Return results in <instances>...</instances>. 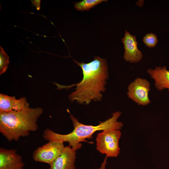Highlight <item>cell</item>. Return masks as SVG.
Instances as JSON below:
<instances>
[{
    "instance_id": "obj_10",
    "label": "cell",
    "mask_w": 169,
    "mask_h": 169,
    "mask_svg": "<svg viewBox=\"0 0 169 169\" xmlns=\"http://www.w3.org/2000/svg\"><path fill=\"white\" fill-rule=\"evenodd\" d=\"M28 105L25 97L17 99L14 96L0 94V112L21 110Z\"/></svg>"
},
{
    "instance_id": "obj_11",
    "label": "cell",
    "mask_w": 169,
    "mask_h": 169,
    "mask_svg": "<svg viewBox=\"0 0 169 169\" xmlns=\"http://www.w3.org/2000/svg\"><path fill=\"white\" fill-rule=\"evenodd\" d=\"M147 72L154 80L156 88L160 91L167 89L169 92V71L166 66L156 67L154 69H149Z\"/></svg>"
},
{
    "instance_id": "obj_3",
    "label": "cell",
    "mask_w": 169,
    "mask_h": 169,
    "mask_svg": "<svg viewBox=\"0 0 169 169\" xmlns=\"http://www.w3.org/2000/svg\"><path fill=\"white\" fill-rule=\"evenodd\" d=\"M43 112L41 107L28 105L21 110L0 112V132L8 141H17L37 130V120Z\"/></svg>"
},
{
    "instance_id": "obj_15",
    "label": "cell",
    "mask_w": 169,
    "mask_h": 169,
    "mask_svg": "<svg viewBox=\"0 0 169 169\" xmlns=\"http://www.w3.org/2000/svg\"><path fill=\"white\" fill-rule=\"evenodd\" d=\"M108 157L107 156H106L103 161L101 164L100 167L99 169H105V166L107 163V160Z\"/></svg>"
},
{
    "instance_id": "obj_2",
    "label": "cell",
    "mask_w": 169,
    "mask_h": 169,
    "mask_svg": "<svg viewBox=\"0 0 169 169\" xmlns=\"http://www.w3.org/2000/svg\"><path fill=\"white\" fill-rule=\"evenodd\" d=\"M121 115L120 111L113 113L112 116L103 122H100L95 126L84 124L79 122L78 120L72 115L70 118L72 122L74 129L70 133L67 134H61L56 133L51 130H45L43 135L44 138L47 141H61L67 142L69 146L76 151L82 146V142L88 141L85 139H90L96 131L110 130H120L122 128L123 124L118 120Z\"/></svg>"
},
{
    "instance_id": "obj_6",
    "label": "cell",
    "mask_w": 169,
    "mask_h": 169,
    "mask_svg": "<svg viewBox=\"0 0 169 169\" xmlns=\"http://www.w3.org/2000/svg\"><path fill=\"white\" fill-rule=\"evenodd\" d=\"M150 84L145 79L137 78L128 87V97L139 105H146L151 102L149 97Z\"/></svg>"
},
{
    "instance_id": "obj_4",
    "label": "cell",
    "mask_w": 169,
    "mask_h": 169,
    "mask_svg": "<svg viewBox=\"0 0 169 169\" xmlns=\"http://www.w3.org/2000/svg\"><path fill=\"white\" fill-rule=\"evenodd\" d=\"M120 130H110L98 133L96 137V149L108 157H116L120 153L119 141L121 137Z\"/></svg>"
},
{
    "instance_id": "obj_14",
    "label": "cell",
    "mask_w": 169,
    "mask_h": 169,
    "mask_svg": "<svg viewBox=\"0 0 169 169\" xmlns=\"http://www.w3.org/2000/svg\"><path fill=\"white\" fill-rule=\"evenodd\" d=\"M158 40L157 36L153 33L146 34L143 39V41L146 45L149 48L154 47Z\"/></svg>"
},
{
    "instance_id": "obj_13",
    "label": "cell",
    "mask_w": 169,
    "mask_h": 169,
    "mask_svg": "<svg viewBox=\"0 0 169 169\" xmlns=\"http://www.w3.org/2000/svg\"><path fill=\"white\" fill-rule=\"evenodd\" d=\"M0 48V74L1 75L7 70L9 59V57L1 46Z\"/></svg>"
},
{
    "instance_id": "obj_12",
    "label": "cell",
    "mask_w": 169,
    "mask_h": 169,
    "mask_svg": "<svg viewBox=\"0 0 169 169\" xmlns=\"http://www.w3.org/2000/svg\"><path fill=\"white\" fill-rule=\"evenodd\" d=\"M107 1L105 0H83L76 2L74 8L78 11H83L89 10L102 2Z\"/></svg>"
},
{
    "instance_id": "obj_8",
    "label": "cell",
    "mask_w": 169,
    "mask_h": 169,
    "mask_svg": "<svg viewBox=\"0 0 169 169\" xmlns=\"http://www.w3.org/2000/svg\"><path fill=\"white\" fill-rule=\"evenodd\" d=\"M24 166L21 156L16 150L0 149V169H23Z\"/></svg>"
},
{
    "instance_id": "obj_16",
    "label": "cell",
    "mask_w": 169,
    "mask_h": 169,
    "mask_svg": "<svg viewBox=\"0 0 169 169\" xmlns=\"http://www.w3.org/2000/svg\"><path fill=\"white\" fill-rule=\"evenodd\" d=\"M33 3H35L36 6V8L37 9H39V8H40V1H34L33 2Z\"/></svg>"
},
{
    "instance_id": "obj_1",
    "label": "cell",
    "mask_w": 169,
    "mask_h": 169,
    "mask_svg": "<svg viewBox=\"0 0 169 169\" xmlns=\"http://www.w3.org/2000/svg\"><path fill=\"white\" fill-rule=\"evenodd\" d=\"M90 63H79L74 60L81 68L83 78L78 83L63 85L54 83L58 89H69L76 86L75 90L69 96L71 101L81 104L88 105L92 101H100L102 98V93L106 90V80L108 78L106 60L97 56Z\"/></svg>"
},
{
    "instance_id": "obj_7",
    "label": "cell",
    "mask_w": 169,
    "mask_h": 169,
    "mask_svg": "<svg viewBox=\"0 0 169 169\" xmlns=\"http://www.w3.org/2000/svg\"><path fill=\"white\" fill-rule=\"evenodd\" d=\"M124 45V58L125 60L131 63L138 62L142 58V54L138 49V43L135 36L131 35L125 31V36L122 38Z\"/></svg>"
},
{
    "instance_id": "obj_5",
    "label": "cell",
    "mask_w": 169,
    "mask_h": 169,
    "mask_svg": "<svg viewBox=\"0 0 169 169\" xmlns=\"http://www.w3.org/2000/svg\"><path fill=\"white\" fill-rule=\"evenodd\" d=\"M64 143L61 141H49L34 151L33 155L34 160L50 165L63 151L65 147Z\"/></svg>"
},
{
    "instance_id": "obj_9",
    "label": "cell",
    "mask_w": 169,
    "mask_h": 169,
    "mask_svg": "<svg viewBox=\"0 0 169 169\" xmlns=\"http://www.w3.org/2000/svg\"><path fill=\"white\" fill-rule=\"evenodd\" d=\"M75 151L69 146H65L61 154L49 165V169H75Z\"/></svg>"
}]
</instances>
